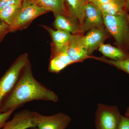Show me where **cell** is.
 Listing matches in <instances>:
<instances>
[{
  "instance_id": "6da1fadb",
  "label": "cell",
  "mask_w": 129,
  "mask_h": 129,
  "mask_svg": "<svg viewBox=\"0 0 129 129\" xmlns=\"http://www.w3.org/2000/svg\"><path fill=\"white\" fill-rule=\"evenodd\" d=\"M43 100L56 102L57 95L38 81L33 75L29 61L24 68L13 89L4 100L0 113L22 107L29 102Z\"/></svg>"
},
{
  "instance_id": "7a4b0ae2",
  "label": "cell",
  "mask_w": 129,
  "mask_h": 129,
  "mask_svg": "<svg viewBox=\"0 0 129 129\" xmlns=\"http://www.w3.org/2000/svg\"><path fill=\"white\" fill-rule=\"evenodd\" d=\"M128 13L114 15L103 14L104 26L115 40L116 47L129 52V22Z\"/></svg>"
},
{
  "instance_id": "3957f363",
  "label": "cell",
  "mask_w": 129,
  "mask_h": 129,
  "mask_svg": "<svg viewBox=\"0 0 129 129\" xmlns=\"http://www.w3.org/2000/svg\"><path fill=\"white\" fill-rule=\"evenodd\" d=\"M29 61L27 53L22 54L0 79V107L3 102L16 86Z\"/></svg>"
},
{
  "instance_id": "277c9868",
  "label": "cell",
  "mask_w": 129,
  "mask_h": 129,
  "mask_svg": "<svg viewBox=\"0 0 129 129\" xmlns=\"http://www.w3.org/2000/svg\"><path fill=\"white\" fill-rule=\"evenodd\" d=\"M49 12L40 7L30 0H23L16 20L10 26L9 32L26 28L38 17Z\"/></svg>"
},
{
  "instance_id": "5b68a950",
  "label": "cell",
  "mask_w": 129,
  "mask_h": 129,
  "mask_svg": "<svg viewBox=\"0 0 129 129\" xmlns=\"http://www.w3.org/2000/svg\"><path fill=\"white\" fill-rule=\"evenodd\" d=\"M121 115L117 106L99 103L95 113L96 129H118Z\"/></svg>"
},
{
  "instance_id": "8992f818",
  "label": "cell",
  "mask_w": 129,
  "mask_h": 129,
  "mask_svg": "<svg viewBox=\"0 0 129 129\" xmlns=\"http://www.w3.org/2000/svg\"><path fill=\"white\" fill-rule=\"evenodd\" d=\"M34 113L37 129H65L71 121V117L64 113L58 112L48 116L35 112Z\"/></svg>"
},
{
  "instance_id": "52a82bcc",
  "label": "cell",
  "mask_w": 129,
  "mask_h": 129,
  "mask_svg": "<svg viewBox=\"0 0 129 129\" xmlns=\"http://www.w3.org/2000/svg\"><path fill=\"white\" fill-rule=\"evenodd\" d=\"M105 27L92 28L83 35L81 40L87 50L88 55L91 56L95 51L98 50L106 40L111 37Z\"/></svg>"
},
{
  "instance_id": "ba28073f",
  "label": "cell",
  "mask_w": 129,
  "mask_h": 129,
  "mask_svg": "<svg viewBox=\"0 0 129 129\" xmlns=\"http://www.w3.org/2000/svg\"><path fill=\"white\" fill-rule=\"evenodd\" d=\"M103 14L102 11L91 3H88L85 7V17L82 31L83 34L92 28H103Z\"/></svg>"
},
{
  "instance_id": "9c48e42d",
  "label": "cell",
  "mask_w": 129,
  "mask_h": 129,
  "mask_svg": "<svg viewBox=\"0 0 129 129\" xmlns=\"http://www.w3.org/2000/svg\"><path fill=\"white\" fill-rule=\"evenodd\" d=\"M35 127L34 111L25 109L16 113L1 129H27Z\"/></svg>"
},
{
  "instance_id": "30bf717a",
  "label": "cell",
  "mask_w": 129,
  "mask_h": 129,
  "mask_svg": "<svg viewBox=\"0 0 129 129\" xmlns=\"http://www.w3.org/2000/svg\"><path fill=\"white\" fill-rule=\"evenodd\" d=\"M68 44L60 49L52 48L50 60L48 65V70L51 73H59L69 65L74 63L68 55Z\"/></svg>"
},
{
  "instance_id": "8fae6325",
  "label": "cell",
  "mask_w": 129,
  "mask_h": 129,
  "mask_svg": "<svg viewBox=\"0 0 129 129\" xmlns=\"http://www.w3.org/2000/svg\"><path fill=\"white\" fill-rule=\"evenodd\" d=\"M84 34H78L72 35L69 43L68 55L74 63L81 62L91 56L88 55V52L81 40L82 36Z\"/></svg>"
},
{
  "instance_id": "7c38bea8",
  "label": "cell",
  "mask_w": 129,
  "mask_h": 129,
  "mask_svg": "<svg viewBox=\"0 0 129 129\" xmlns=\"http://www.w3.org/2000/svg\"><path fill=\"white\" fill-rule=\"evenodd\" d=\"M53 14L55 20L53 26L56 30H64L70 32L72 35L83 34L80 24L77 19L69 14L63 15L56 13Z\"/></svg>"
},
{
  "instance_id": "4fadbf2b",
  "label": "cell",
  "mask_w": 129,
  "mask_h": 129,
  "mask_svg": "<svg viewBox=\"0 0 129 129\" xmlns=\"http://www.w3.org/2000/svg\"><path fill=\"white\" fill-rule=\"evenodd\" d=\"M64 2L67 12L70 16L78 20L82 30L84 19L85 7L87 4V1L64 0Z\"/></svg>"
},
{
  "instance_id": "5bb4252c",
  "label": "cell",
  "mask_w": 129,
  "mask_h": 129,
  "mask_svg": "<svg viewBox=\"0 0 129 129\" xmlns=\"http://www.w3.org/2000/svg\"><path fill=\"white\" fill-rule=\"evenodd\" d=\"M50 35L52 42L51 48L60 49L68 44L72 34L67 31L61 30H55L45 25H41Z\"/></svg>"
},
{
  "instance_id": "9a60e30c",
  "label": "cell",
  "mask_w": 129,
  "mask_h": 129,
  "mask_svg": "<svg viewBox=\"0 0 129 129\" xmlns=\"http://www.w3.org/2000/svg\"><path fill=\"white\" fill-rule=\"evenodd\" d=\"M40 7L53 13L68 15L64 4V0H30Z\"/></svg>"
},
{
  "instance_id": "2e32d148",
  "label": "cell",
  "mask_w": 129,
  "mask_h": 129,
  "mask_svg": "<svg viewBox=\"0 0 129 129\" xmlns=\"http://www.w3.org/2000/svg\"><path fill=\"white\" fill-rule=\"evenodd\" d=\"M98 50L104 57L113 61H121L129 58V52L124 51L109 44H102Z\"/></svg>"
},
{
  "instance_id": "e0dca14e",
  "label": "cell",
  "mask_w": 129,
  "mask_h": 129,
  "mask_svg": "<svg viewBox=\"0 0 129 129\" xmlns=\"http://www.w3.org/2000/svg\"><path fill=\"white\" fill-rule=\"evenodd\" d=\"M126 0H109L98 8L103 14L114 15L126 12Z\"/></svg>"
},
{
  "instance_id": "ac0fdd59",
  "label": "cell",
  "mask_w": 129,
  "mask_h": 129,
  "mask_svg": "<svg viewBox=\"0 0 129 129\" xmlns=\"http://www.w3.org/2000/svg\"><path fill=\"white\" fill-rule=\"evenodd\" d=\"M22 3L8 6L0 11V20L9 26L13 24L21 9Z\"/></svg>"
},
{
  "instance_id": "d6986e66",
  "label": "cell",
  "mask_w": 129,
  "mask_h": 129,
  "mask_svg": "<svg viewBox=\"0 0 129 129\" xmlns=\"http://www.w3.org/2000/svg\"><path fill=\"white\" fill-rule=\"evenodd\" d=\"M91 58L95 59L115 67L129 75V58L121 61H115L106 58L104 57H97L91 56Z\"/></svg>"
},
{
  "instance_id": "ffe728a7",
  "label": "cell",
  "mask_w": 129,
  "mask_h": 129,
  "mask_svg": "<svg viewBox=\"0 0 129 129\" xmlns=\"http://www.w3.org/2000/svg\"><path fill=\"white\" fill-rule=\"evenodd\" d=\"M10 26L4 21L0 20V42L2 41L5 36L9 32Z\"/></svg>"
},
{
  "instance_id": "44dd1931",
  "label": "cell",
  "mask_w": 129,
  "mask_h": 129,
  "mask_svg": "<svg viewBox=\"0 0 129 129\" xmlns=\"http://www.w3.org/2000/svg\"><path fill=\"white\" fill-rule=\"evenodd\" d=\"M23 0H0V11L8 6L21 4Z\"/></svg>"
},
{
  "instance_id": "7402d4cb",
  "label": "cell",
  "mask_w": 129,
  "mask_h": 129,
  "mask_svg": "<svg viewBox=\"0 0 129 129\" xmlns=\"http://www.w3.org/2000/svg\"><path fill=\"white\" fill-rule=\"evenodd\" d=\"M14 111L13 110H11L6 112L0 113V129L4 126Z\"/></svg>"
},
{
  "instance_id": "603a6c76",
  "label": "cell",
  "mask_w": 129,
  "mask_h": 129,
  "mask_svg": "<svg viewBox=\"0 0 129 129\" xmlns=\"http://www.w3.org/2000/svg\"><path fill=\"white\" fill-rule=\"evenodd\" d=\"M118 129H129V117L122 115Z\"/></svg>"
},
{
  "instance_id": "cb8c5ba5",
  "label": "cell",
  "mask_w": 129,
  "mask_h": 129,
  "mask_svg": "<svg viewBox=\"0 0 129 129\" xmlns=\"http://www.w3.org/2000/svg\"><path fill=\"white\" fill-rule=\"evenodd\" d=\"M109 0H94L92 4L94 5L98 8H99L102 5L106 4Z\"/></svg>"
},
{
  "instance_id": "d4e9b609",
  "label": "cell",
  "mask_w": 129,
  "mask_h": 129,
  "mask_svg": "<svg viewBox=\"0 0 129 129\" xmlns=\"http://www.w3.org/2000/svg\"><path fill=\"white\" fill-rule=\"evenodd\" d=\"M125 11L127 12H129V0H126V8Z\"/></svg>"
},
{
  "instance_id": "484cf974",
  "label": "cell",
  "mask_w": 129,
  "mask_h": 129,
  "mask_svg": "<svg viewBox=\"0 0 129 129\" xmlns=\"http://www.w3.org/2000/svg\"><path fill=\"white\" fill-rule=\"evenodd\" d=\"M124 115L129 117V106L126 109V111H125V113Z\"/></svg>"
},
{
  "instance_id": "4316f807",
  "label": "cell",
  "mask_w": 129,
  "mask_h": 129,
  "mask_svg": "<svg viewBox=\"0 0 129 129\" xmlns=\"http://www.w3.org/2000/svg\"><path fill=\"white\" fill-rule=\"evenodd\" d=\"M86 1H87V3H92L94 1V0H86Z\"/></svg>"
},
{
  "instance_id": "83f0119b",
  "label": "cell",
  "mask_w": 129,
  "mask_h": 129,
  "mask_svg": "<svg viewBox=\"0 0 129 129\" xmlns=\"http://www.w3.org/2000/svg\"><path fill=\"white\" fill-rule=\"evenodd\" d=\"M30 129H37V128L36 127H35L30 128Z\"/></svg>"
},
{
  "instance_id": "f1b7e54d",
  "label": "cell",
  "mask_w": 129,
  "mask_h": 129,
  "mask_svg": "<svg viewBox=\"0 0 129 129\" xmlns=\"http://www.w3.org/2000/svg\"><path fill=\"white\" fill-rule=\"evenodd\" d=\"M127 17H128V20L129 22V14L128 13V14H127Z\"/></svg>"
}]
</instances>
